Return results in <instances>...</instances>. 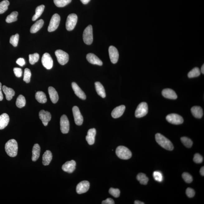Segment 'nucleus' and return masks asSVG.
<instances>
[{"instance_id": "nucleus-49", "label": "nucleus", "mask_w": 204, "mask_h": 204, "mask_svg": "<svg viewBox=\"0 0 204 204\" xmlns=\"http://www.w3.org/2000/svg\"><path fill=\"white\" fill-rule=\"evenodd\" d=\"M102 204H114V201L111 198H108L102 202Z\"/></svg>"}, {"instance_id": "nucleus-27", "label": "nucleus", "mask_w": 204, "mask_h": 204, "mask_svg": "<svg viewBox=\"0 0 204 204\" xmlns=\"http://www.w3.org/2000/svg\"><path fill=\"white\" fill-rule=\"evenodd\" d=\"M191 113L195 118H201L203 116V111L200 106H195L191 108Z\"/></svg>"}, {"instance_id": "nucleus-13", "label": "nucleus", "mask_w": 204, "mask_h": 204, "mask_svg": "<svg viewBox=\"0 0 204 204\" xmlns=\"http://www.w3.org/2000/svg\"><path fill=\"white\" fill-rule=\"evenodd\" d=\"M89 187V182L87 181H83L78 184L76 188V191L78 194H82L88 192Z\"/></svg>"}, {"instance_id": "nucleus-47", "label": "nucleus", "mask_w": 204, "mask_h": 204, "mask_svg": "<svg viewBox=\"0 0 204 204\" xmlns=\"http://www.w3.org/2000/svg\"><path fill=\"white\" fill-rule=\"evenodd\" d=\"M13 71L15 76L17 77L20 78L22 75V70L21 68L15 67L13 69Z\"/></svg>"}, {"instance_id": "nucleus-28", "label": "nucleus", "mask_w": 204, "mask_h": 204, "mask_svg": "<svg viewBox=\"0 0 204 204\" xmlns=\"http://www.w3.org/2000/svg\"><path fill=\"white\" fill-rule=\"evenodd\" d=\"M95 87L97 94L102 98L105 97H106L105 90L102 85L99 82H96L95 83Z\"/></svg>"}, {"instance_id": "nucleus-41", "label": "nucleus", "mask_w": 204, "mask_h": 204, "mask_svg": "<svg viewBox=\"0 0 204 204\" xmlns=\"http://www.w3.org/2000/svg\"><path fill=\"white\" fill-rule=\"evenodd\" d=\"M19 40V35L18 34H16L15 35H12L10 37V42L14 47H17L18 45Z\"/></svg>"}, {"instance_id": "nucleus-8", "label": "nucleus", "mask_w": 204, "mask_h": 204, "mask_svg": "<svg viewBox=\"0 0 204 204\" xmlns=\"http://www.w3.org/2000/svg\"><path fill=\"white\" fill-rule=\"evenodd\" d=\"M60 19V16L58 14L56 13L53 15L50 22L48 31L52 32L57 29L59 26Z\"/></svg>"}, {"instance_id": "nucleus-45", "label": "nucleus", "mask_w": 204, "mask_h": 204, "mask_svg": "<svg viewBox=\"0 0 204 204\" xmlns=\"http://www.w3.org/2000/svg\"><path fill=\"white\" fill-rule=\"evenodd\" d=\"M193 160L197 163H201L203 162V158L199 154H196L194 156Z\"/></svg>"}, {"instance_id": "nucleus-35", "label": "nucleus", "mask_w": 204, "mask_h": 204, "mask_svg": "<svg viewBox=\"0 0 204 204\" xmlns=\"http://www.w3.org/2000/svg\"><path fill=\"white\" fill-rule=\"evenodd\" d=\"M10 2L8 0H4L0 2V14H3L8 9Z\"/></svg>"}, {"instance_id": "nucleus-5", "label": "nucleus", "mask_w": 204, "mask_h": 204, "mask_svg": "<svg viewBox=\"0 0 204 204\" xmlns=\"http://www.w3.org/2000/svg\"><path fill=\"white\" fill-rule=\"evenodd\" d=\"M148 104L145 102H142L138 105L135 111V116L137 118L143 117L148 113Z\"/></svg>"}, {"instance_id": "nucleus-20", "label": "nucleus", "mask_w": 204, "mask_h": 204, "mask_svg": "<svg viewBox=\"0 0 204 204\" xmlns=\"http://www.w3.org/2000/svg\"><path fill=\"white\" fill-rule=\"evenodd\" d=\"M96 135V130L95 128L90 129L88 130V135L86 136V140L88 144L92 145L95 143Z\"/></svg>"}, {"instance_id": "nucleus-11", "label": "nucleus", "mask_w": 204, "mask_h": 204, "mask_svg": "<svg viewBox=\"0 0 204 204\" xmlns=\"http://www.w3.org/2000/svg\"><path fill=\"white\" fill-rule=\"evenodd\" d=\"M73 113L74 118V122L77 125L81 126L83 122V118L81 114L79 108L77 106H74L72 109Z\"/></svg>"}, {"instance_id": "nucleus-54", "label": "nucleus", "mask_w": 204, "mask_h": 204, "mask_svg": "<svg viewBox=\"0 0 204 204\" xmlns=\"http://www.w3.org/2000/svg\"><path fill=\"white\" fill-rule=\"evenodd\" d=\"M204 65L203 64V65H202L201 68V72L202 73V74H204Z\"/></svg>"}, {"instance_id": "nucleus-4", "label": "nucleus", "mask_w": 204, "mask_h": 204, "mask_svg": "<svg viewBox=\"0 0 204 204\" xmlns=\"http://www.w3.org/2000/svg\"><path fill=\"white\" fill-rule=\"evenodd\" d=\"M83 39L84 43L90 45L93 41V29L91 25H89L85 29L83 34Z\"/></svg>"}, {"instance_id": "nucleus-30", "label": "nucleus", "mask_w": 204, "mask_h": 204, "mask_svg": "<svg viewBox=\"0 0 204 204\" xmlns=\"http://www.w3.org/2000/svg\"><path fill=\"white\" fill-rule=\"evenodd\" d=\"M35 98L40 103H45L47 102V99L45 93L43 92L38 91L35 94Z\"/></svg>"}, {"instance_id": "nucleus-7", "label": "nucleus", "mask_w": 204, "mask_h": 204, "mask_svg": "<svg viewBox=\"0 0 204 204\" xmlns=\"http://www.w3.org/2000/svg\"><path fill=\"white\" fill-rule=\"evenodd\" d=\"M55 54L58 63L61 65L66 64L69 60V55L66 52L61 50H58L55 52Z\"/></svg>"}, {"instance_id": "nucleus-6", "label": "nucleus", "mask_w": 204, "mask_h": 204, "mask_svg": "<svg viewBox=\"0 0 204 204\" xmlns=\"http://www.w3.org/2000/svg\"><path fill=\"white\" fill-rule=\"evenodd\" d=\"M77 20V16L75 14H71L68 16L66 22V28L67 31H70L74 29Z\"/></svg>"}, {"instance_id": "nucleus-3", "label": "nucleus", "mask_w": 204, "mask_h": 204, "mask_svg": "<svg viewBox=\"0 0 204 204\" xmlns=\"http://www.w3.org/2000/svg\"><path fill=\"white\" fill-rule=\"evenodd\" d=\"M117 156L120 159H128L132 157V154L128 148L124 146L117 147L116 150Z\"/></svg>"}, {"instance_id": "nucleus-17", "label": "nucleus", "mask_w": 204, "mask_h": 204, "mask_svg": "<svg viewBox=\"0 0 204 204\" xmlns=\"http://www.w3.org/2000/svg\"><path fill=\"white\" fill-rule=\"evenodd\" d=\"M72 86L74 92V93L79 98L82 99V100H86V94H85L84 92L78 86L77 83L75 82H73L72 84Z\"/></svg>"}, {"instance_id": "nucleus-34", "label": "nucleus", "mask_w": 204, "mask_h": 204, "mask_svg": "<svg viewBox=\"0 0 204 204\" xmlns=\"http://www.w3.org/2000/svg\"><path fill=\"white\" fill-rule=\"evenodd\" d=\"M18 15V12H13L10 15L7 17L6 19V22L7 23H12L15 22L17 20V17Z\"/></svg>"}, {"instance_id": "nucleus-29", "label": "nucleus", "mask_w": 204, "mask_h": 204, "mask_svg": "<svg viewBox=\"0 0 204 204\" xmlns=\"http://www.w3.org/2000/svg\"><path fill=\"white\" fill-rule=\"evenodd\" d=\"M44 21L42 19H40L37 21L33 25L31 28V32L32 33H36L41 29L43 26Z\"/></svg>"}, {"instance_id": "nucleus-21", "label": "nucleus", "mask_w": 204, "mask_h": 204, "mask_svg": "<svg viewBox=\"0 0 204 204\" xmlns=\"http://www.w3.org/2000/svg\"><path fill=\"white\" fill-rule=\"evenodd\" d=\"M162 94L165 98L175 100L177 98L176 93L173 90L170 88H166L163 90Z\"/></svg>"}, {"instance_id": "nucleus-37", "label": "nucleus", "mask_w": 204, "mask_h": 204, "mask_svg": "<svg viewBox=\"0 0 204 204\" xmlns=\"http://www.w3.org/2000/svg\"><path fill=\"white\" fill-rule=\"evenodd\" d=\"M201 72L198 67H195L190 71L188 74V77L189 78H193L198 77L200 75Z\"/></svg>"}, {"instance_id": "nucleus-14", "label": "nucleus", "mask_w": 204, "mask_h": 204, "mask_svg": "<svg viewBox=\"0 0 204 204\" xmlns=\"http://www.w3.org/2000/svg\"><path fill=\"white\" fill-rule=\"evenodd\" d=\"M110 59L113 64L117 63L119 58V53L117 49L113 46H110L109 49Z\"/></svg>"}, {"instance_id": "nucleus-12", "label": "nucleus", "mask_w": 204, "mask_h": 204, "mask_svg": "<svg viewBox=\"0 0 204 204\" xmlns=\"http://www.w3.org/2000/svg\"><path fill=\"white\" fill-rule=\"evenodd\" d=\"M42 63L43 66L46 69H50L53 66V60L50 55L48 53L44 54L42 58Z\"/></svg>"}, {"instance_id": "nucleus-23", "label": "nucleus", "mask_w": 204, "mask_h": 204, "mask_svg": "<svg viewBox=\"0 0 204 204\" xmlns=\"http://www.w3.org/2000/svg\"><path fill=\"white\" fill-rule=\"evenodd\" d=\"M10 118L7 113H3L0 115V130L4 129L8 125Z\"/></svg>"}, {"instance_id": "nucleus-40", "label": "nucleus", "mask_w": 204, "mask_h": 204, "mask_svg": "<svg viewBox=\"0 0 204 204\" xmlns=\"http://www.w3.org/2000/svg\"><path fill=\"white\" fill-rule=\"evenodd\" d=\"M181 140L183 144L188 148H191L193 145V142L190 138L187 137H182L181 138Z\"/></svg>"}, {"instance_id": "nucleus-48", "label": "nucleus", "mask_w": 204, "mask_h": 204, "mask_svg": "<svg viewBox=\"0 0 204 204\" xmlns=\"http://www.w3.org/2000/svg\"><path fill=\"white\" fill-rule=\"evenodd\" d=\"M16 63L18 64L19 65H20L21 66H23L25 64L26 62L25 61L24 59H23L22 58H19V59H17Z\"/></svg>"}, {"instance_id": "nucleus-33", "label": "nucleus", "mask_w": 204, "mask_h": 204, "mask_svg": "<svg viewBox=\"0 0 204 204\" xmlns=\"http://www.w3.org/2000/svg\"><path fill=\"white\" fill-rule=\"evenodd\" d=\"M136 178H137V180L140 182V183L142 184L146 185L148 184L149 178L144 173H139L137 175Z\"/></svg>"}, {"instance_id": "nucleus-15", "label": "nucleus", "mask_w": 204, "mask_h": 204, "mask_svg": "<svg viewBox=\"0 0 204 204\" xmlns=\"http://www.w3.org/2000/svg\"><path fill=\"white\" fill-rule=\"evenodd\" d=\"M39 117L41 120L43 125L45 126L48 125L49 122L50 121L51 116L50 113L48 111L41 110L39 112Z\"/></svg>"}, {"instance_id": "nucleus-16", "label": "nucleus", "mask_w": 204, "mask_h": 204, "mask_svg": "<svg viewBox=\"0 0 204 204\" xmlns=\"http://www.w3.org/2000/svg\"><path fill=\"white\" fill-rule=\"evenodd\" d=\"M76 163L74 160L67 161L62 166L63 171L69 173H72L75 169Z\"/></svg>"}, {"instance_id": "nucleus-52", "label": "nucleus", "mask_w": 204, "mask_h": 204, "mask_svg": "<svg viewBox=\"0 0 204 204\" xmlns=\"http://www.w3.org/2000/svg\"><path fill=\"white\" fill-rule=\"evenodd\" d=\"M84 4H87L89 2L90 0H80Z\"/></svg>"}, {"instance_id": "nucleus-24", "label": "nucleus", "mask_w": 204, "mask_h": 204, "mask_svg": "<svg viewBox=\"0 0 204 204\" xmlns=\"http://www.w3.org/2000/svg\"><path fill=\"white\" fill-rule=\"evenodd\" d=\"M52 154L50 151L46 150L42 156V164L44 166L49 165L52 159Z\"/></svg>"}, {"instance_id": "nucleus-44", "label": "nucleus", "mask_w": 204, "mask_h": 204, "mask_svg": "<svg viewBox=\"0 0 204 204\" xmlns=\"http://www.w3.org/2000/svg\"><path fill=\"white\" fill-rule=\"evenodd\" d=\"M109 193L111 196L115 198H118L120 196V191L118 189H115L111 188L109 190Z\"/></svg>"}, {"instance_id": "nucleus-53", "label": "nucleus", "mask_w": 204, "mask_h": 204, "mask_svg": "<svg viewBox=\"0 0 204 204\" xmlns=\"http://www.w3.org/2000/svg\"><path fill=\"white\" fill-rule=\"evenodd\" d=\"M135 204H144L145 203L143 202L140 201H138V200H136L134 202Z\"/></svg>"}, {"instance_id": "nucleus-2", "label": "nucleus", "mask_w": 204, "mask_h": 204, "mask_svg": "<svg viewBox=\"0 0 204 204\" xmlns=\"http://www.w3.org/2000/svg\"><path fill=\"white\" fill-rule=\"evenodd\" d=\"M155 140L157 142L162 148L168 150H173L174 147L171 142L159 133L155 135Z\"/></svg>"}, {"instance_id": "nucleus-50", "label": "nucleus", "mask_w": 204, "mask_h": 204, "mask_svg": "<svg viewBox=\"0 0 204 204\" xmlns=\"http://www.w3.org/2000/svg\"><path fill=\"white\" fill-rule=\"evenodd\" d=\"M2 84L0 83V101H2L3 99V95L2 91Z\"/></svg>"}, {"instance_id": "nucleus-32", "label": "nucleus", "mask_w": 204, "mask_h": 204, "mask_svg": "<svg viewBox=\"0 0 204 204\" xmlns=\"http://www.w3.org/2000/svg\"><path fill=\"white\" fill-rule=\"evenodd\" d=\"M26 104L25 97L22 95H19L16 101V105L17 107L19 108H22L25 106Z\"/></svg>"}, {"instance_id": "nucleus-31", "label": "nucleus", "mask_w": 204, "mask_h": 204, "mask_svg": "<svg viewBox=\"0 0 204 204\" xmlns=\"http://www.w3.org/2000/svg\"><path fill=\"white\" fill-rule=\"evenodd\" d=\"M44 8H45V6L43 5H40V6L37 7L36 11H35V15L33 16L32 17L33 21H36L41 15L44 12Z\"/></svg>"}, {"instance_id": "nucleus-25", "label": "nucleus", "mask_w": 204, "mask_h": 204, "mask_svg": "<svg viewBox=\"0 0 204 204\" xmlns=\"http://www.w3.org/2000/svg\"><path fill=\"white\" fill-rule=\"evenodd\" d=\"M2 90L6 96L7 100L8 101L11 100L15 95V92L12 88L3 86L2 87Z\"/></svg>"}, {"instance_id": "nucleus-36", "label": "nucleus", "mask_w": 204, "mask_h": 204, "mask_svg": "<svg viewBox=\"0 0 204 204\" xmlns=\"http://www.w3.org/2000/svg\"><path fill=\"white\" fill-rule=\"evenodd\" d=\"M72 0H54L55 5L58 7H63L71 2Z\"/></svg>"}, {"instance_id": "nucleus-9", "label": "nucleus", "mask_w": 204, "mask_h": 204, "mask_svg": "<svg viewBox=\"0 0 204 204\" xmlns=\"http://www.w3.org/2000/svg\"><path fill=\"white\" fill-rule=\"evenodd\" d=\"M166 119L170 123L175 125H181L184 121L182 116L175 113H172L168 115L166 117Z\"/></svg>"}, {"instance_id": "nucleus-42", "label": "nucleus", "mask_w": 204, "mask_h": 204, "mask_svg": "<svg viewBox=\"0 0 204 204\" xmlns=\"http://www.w3.org/2000/svg\"><path fill=\"white\" fill-rule=\"evenodd\" d=\"M153 177L156 181L159 182L163 181V176L162 173L161 172L158 171L154 172Z\"/></svg>"}, {"instance_id": "nucleus-18", "label": "nucleus", "mask_w": 204, "mask_h": 204, "mask_svg": "<svg viewBox=\"0 0 204 204\" xmlns=\"http://www.w3.org/2000/svg\"><path fill=\"white\" fill-rule=\"evenodd\" d=\"M86 58L89 63L97 65L100 66L102 65V61L94 54L91 53L88 54L87 55Z\"/></svg>"}, {"instance_id": "nucleus-1", "label": "nucleus", "mask_w": 204, "mask_h": 204, "mask_svg": "<svg viewBox=\"0 0 204 204\" xmlns=\"http://www.w3.org/2000/svg\"><path fill=\"white\" fill-rule=\"evenodd\" d=\"M5 150L10 157H16L18 151V145L17 141L15 139H11L7 142L5 145Z\"/></svg>"}, {"instance_id": "nucleus-19", "label": "nucleus", "mask_w": 204, "mask_h": 204, "mask_svg": "<svg viewBox=\"0 0 204 204\" xmlns=\"http://www.w3.org/2000/svg\"><path fill=\"white\" fill-rule=\"evenodd\" d=\"M125 109L126 107L124 105H121L115 108L111 112V116L114 118L120 117L123 115Z\"/></svg>"}, {"instance_id": "nucleus-46", "label": "nucleus", "mask_w": 204, "mask_h": 204, "mask_svg": "<svg viewBox=\"0 0 204 204\" xmlns=\"http://www.w3.org/2000/svg\"><path fill=\"white\" fill-rule=\"evenodd\" d=\"M186 194L189 197L192 198L195 196V191L194 189L191 188H187L186 190Z\"/></svg>"}, {"instance_id": "nucleus-26", "label": "nucleus", "mask_w": 204, "mask_h": 204, "mask_svg": "<svg viewBox=\"0 0 204 204\" xmlns=\"http://www.w3.org/2000/svg\"><path fill=\"white\" fill-rule=\"evenodd\" d=\"M40 145L38 144H35L33 148L32 160L35 162L38 160L40 156Z\"/></svg>"}, {"instance_id": "nucleus-22", "label": "nucleus", "mask_w": 204, "mask_h": 204, "mask_svg": "<svg viewBox=\"0 0 204 204\" xmlns=\"http://www.w3.org/2000/svg\"><path fill=\"white\" fill-rule=\"evenodd\" d=\"M48 92L51 102L54 104L57 102L59 100V96L55 88L52 87H49Z\"/></svg>"}, {"instance_id": "nucleus-10", "label": "nucleus", "mask_w": 204, "mask_h": 204, "mask_svg": "<svg viewBox=\"0 0 204 204\" xmlns=\"http://www.w3.org/2000/svg\"><path fill=\"white\" fill-rule=\"evenodd\" d=\"M60 123L61 132L64 134H67L70 129V124L66 115H62L60 119Z\"/></svg>"}, {"instance_id": "nucleus-39", "label": "nucleus", "mask_w": 204, "mask_h": 204, "mask_svg": "<svg viewBox=\"0 0 204 204\" xmlns=\"http://www.w3.org/2000/svg\"><path fill=\"white\" fill-rule=\"evenodd\" d=\"M31 72L29 69L26 68L25 69L24 79L23 80L26 83H28L31 81Z\"/></svg>"}, {"instance_id": "nucleus-43", "label": "nucleus", "mask_w": 204, "mask_h": 204, "mask_svg": "<svg viewBox=\"0 0 204 204\" xmlns=\"http://www.w3.org/2000/svg\"><path fill=\"white\" fill-rule=\"evenodd\" d=\"M182 177L184 181L187 183H190L192 182V177L189 173H184L182 174Z\"/></svg>"}, {"instance_id": "nucleus-51", "label": "nucleus", "mask_w": 204, "mask_h": 204, "mask_svg": "<svg viewBox=\"0 0 204 204\" xmlns=\"http://www.w3.org/2000/svg\"><path fill=\"white\" fill-rule=\"evenodd\" d=\"M200 173L202 176H204V167H202L201 168V169L200 170Z\"/></svg>"}, {"instance_id": "nucleus-38", "label": "nucleus", "mask_w": 204, "mask_h": 204, "mask_svg": "<svg viewBox=\"0 0 204 204\" xmlns=\"http://www.w3.org/2000/svg\"><path fill=\"white\" fill-rule=\"evenodd\" d=\"M40 55L37 53L33 54H30L29 55V60L30 64L31 65L34 64L39 61Z\"/></svg>"}]
</instances>
